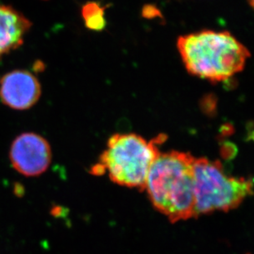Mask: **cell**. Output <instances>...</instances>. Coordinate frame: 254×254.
<instances>
[{"instance_id":"obj_1","label":"cell","mask_w":254,"mask_h":254,"mask_svg":"<svg viewBox=\"0 0 254 254\" xmlns=\"http://www.w3.org/2000/svg\"><path fill=\"white\" fill-rule=\"evenodd\" d=\"M195 159L186 152L160 153L149 170L144 190L153 206L173 223L195 217Z\"/></svg>"},{"instance_id":"obj_2","label":"cell","mask_w":254,"mask_h":254,"mask_svg":"<svg viewBox=\"0 0 254 254\" xmlns=\"http://www.w3.org/2000/svg\"><path fill=\"white\" fill-rule=\"evenodd\" d=\"M177 47L188 72L212 83L227 80L241 72L251 56L228 32L205 30L181 36Z\"/></svg>"},{"instance_id":"obj_3","label":"cell","mask_w":254,"mask_h":254,"mask_svg":"<svg viewBox=\"0 0 254 254\" xmlns=\"http://www.w3.org/2000/svg\"><path fill=\"white\" fill-rule=\"evenodd\" d=\"M165 139L164 134L150 140L134 133L113 134L93 174H107L120 186L144 190L149 170L160 154L159 145Z\"/></svg>"},{"instance_id":"obj_4","label":"cell","mask_w":254,"mask_h":254,"mask_svg":"<svg viewBox=\"0 0 254 254\" xmlns=\"http://www.w3.org/2000/svg\"><path fill=\"white\" fill-rule=\"evenodd\" d=\"M254 193L252 180L230 176L220 161L206 158L195 159V217L234 210Z\"/></svg>"},{"instance_id":"obj_5","label":"cell","mask_w":254,"mask_h":254,"mask_svg":"<svg viewBox=\"0 0 254 254\" xmlns=\"http://www.w3.org/2000/svg\"><path fill=\"white\" fill-rule=\"evenodd\" d=\"M9 159L19 174L26 177L40 176L52 163V149L42 135L32 132L22 133L11 144Z\"/></svg>"},{"instance_id":"obj_6","label":"cell","mask_w":254,"mask_h":254,"mask_svg":"<svg viewBox=\"0 0 254 254\" xmlns=\"http://www.w3.org/2000/svg\"><path fill=\"white\" fill-rule=\"evenodd\" d=\"M42 88L39 81L26 70H13L0 80V99L15 110H27L39 100Z\"/></svg>"},{"instance_id":"obj_7","label":"cell","mask_w":254,"mask_h":254,"mask_svg":"<svg viewBox=\"0 0 254 254\" xmlns=\"http://www.w3.org/2000/svg\"><path fill=\"white\" fill-rule=\"evenodd\" d=\"M31 26L29 20L19 12L0 5V57L22 44Z\"/></svg>"},{"instance_id":"obj_8","label":"cell","mask_w":254,"mask_h":254,"mask_svg":"<svg viewBox=\"0 0 254 254\" xmlns=\"http://www.w3.org/2000/svg\"><path fill=\"white\" fill-rule=\"evenodd\" d=\"M104 9L98 2H88L83 5L82 16L88 29L99 32L105 28L107 21Z\"/></svg>"},{"instance_id":"obj_9","label":"cell","mask_w":254,"mask_h":254,"mask_svg":"<svg viewBox=\"0 0 254 254\" xmlns=\"http://www.w3.org/2000/svg\"><path fill=\"white\" fill-rule=\"evenodd\" d=\"M249 1H250V3L251 4V6L254 8V0H249Z\"/></svg>"}]
</instances>
